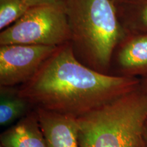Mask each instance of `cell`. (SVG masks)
Masks as SVG:
<instances>
[{
	"label": "cell",
	"instance_id": "1",
	"mask_svg": "<svg viewBox=\"0 0 147 147\" xmlns=\"http://www.w3.org/2000/svg\"><path fill=\"white\" fill-rule=\"evenodd\" d=\"M136 77L105 74L79 61L70 42L59 46L19 93L34 106L78 117L139 87Z\"/></svg>",
	"mask_w": 147,
	"mask_h": 147
},
{
	"label": "cell",
	"instance_id": "2",
	"mask_svg": "<svg viewBox=\"0 0 147 147\" xmlns=\"http://www.w3.org/2000/svg\"><path fill=\"white\" fill-rule=\"evenodd\" d=\"M76 58L110 74L116 47L127 35L113 0H63Z\"/></svg>",
	"mask_w": 147,
	"mask_h": 147
},
{
	"label": "cell",
	"instance_id": "3",
	"mask_svg": "<svg viewBox=\"0 0 147 147\" xmlns=\"http://www.w3.org/2000/svg\"><path fill=\"white\" fill-rule=\"evenodd\" d=\"M79 147H146L147 96L140 88L77 118Z\"/></svg>",
	"mask_w": 147,
	"mask_h": 147
},
{
	"label": "cell",
	"instance_id": "4",
	"mask_svg": "<svg viewBox=\"0 0 147 147\" xmlns=\"http://www.w3.org/2000/svg\"><path fill=\"white\" fill-rule=\"evenodd\" d=\"M70 39L63 0L30 7L18 21L0 33V45L58 47L70 42Z\"/></svg>",
	"mask_w": 147,
	"mask_h": 147
},
{
	"label": "cell",
	"instance_id": "5",
	"mask_svg": "<svg viewBox=\"0 0 147 147\" xmlns=\"http://www.w3.org/2000/svg\"><path fill=\"white\" fill-rule=\"evenodd\" d=\"M57 47L43 45H0V86L27 83Z\"/></svg>",
	"mask_w": 147,
	"mask_h": 147
},
{
	"label": "cell",
	"instance_id": "6",
	"mask_svg": "<svg viewBox=\"0 0 147 147\" xmlns=\"http://www.w3.org/2000/svg\"><path fill=\"white\" fill-rule=\"evenodd\" d=\"M47 147H79L77 118L36 109Z\"/></svg>",
	"mask_w": 147,
	"mask_h": 147
},
{
	"label": "cell",
	"instance_id": "7",
	"mask_svg": "<svg viewBox=\"0 0 147 147\" xmlns=\"http://www.w3.org/2000/svg\"><path fill=\"white\" fill-rule=\"evenodd\" d=\"M113 61L123 76H146L147 33L126 35L114 51L111 63Z\"/></svg>",
	"mask_w": 147,
	"mask_h": 147
},
{
	"label": "cell",
	"instance_id": "8",
	"mask_svg": "<svg viewBox=\"0 0 147 147\" xmlns=\"http://www.w3.org/2000/svg\"><path fill=\"white\" fill-rule=\"evenodd\" d=\"M3 147H47L36 110L9 127L0 135Z\"/></svg>",
	"mask_w": 147,
	"mask_h": 147
},
{
	"label": "cell",
	"instance_id": "9",
	"mask_svg": "<svg viewBox=\"0 0 147 147\" xmlns=\"http://www.w3.org/2000/svg\"><path fill=\"white\" fill-rule=\"evenodd\" d=\"M35 109L18 87L0 86V125L9 127Z\"/></svg>",
	"mask_w": 147,
	"mask_h": 147
},
{
	"label": "cell",
	"instance_id": "10",
	"mask_svg": "<svg viewBox=\"0 0 147 147\" xmlns=\"http://www.w3.org/2000/svg\"><path fill=\"white\" fill-rule=\"evenodd\" d=\"M29 8L23 0H0L1 31L18 21Z\"/></svg>",
	"mask_w": 147,
	"mask_h": 147
},
{
	"label": "cell",
	"instance_id": "11",
	"mask_svg": "<svg viewBox=\"0 0 147 147\" xmlns=\"http://www.w3.org/2000/svg\"><path fill=\"white\" fill-rule=\"evenodd\" d=\"M140 5L132 22L133 23H135L137 29L144 31V34H146L147 33V0H144Z\"/></svg>",
	"mask_w": 147,
	"mask_h": 147
},
{
	"label": "cell",
	"instance_id": "12",
	"mask_svg": "<svg viewBox=\"0 0 147 147\" xmlns=\"http://www.w3.org/2000/svg\"><path fill=\"white\" fill-rule=\"evenodd\" d=\"M23 1L30 8V7L34 6V5L42 4V3L53 2V1H59V0H23Z\"/></svg>",
	"mask_w": 147,
	"mask_h": 147
},
{
	"label": "cell",
	"instance_id": "13",
	"mask_svg": "<svg viewBox=\"0 0 147 147\" xmlns=\"http://www.w3.org/2000/svg\"><path fill=\"white\" fill-rule=\"evenodd\" d=\"M140 88L142 90L143 93L147 96V75L145 76V78L143 79L142 81H140Z\"/></svg>",
	"mask_w": 147,
	"mask_h": 147
},
{
	"label": "cell",
	"instance_id": "14",
	"mask_svg": "<svg viewBox=\"0 0 147 147\" xmlns=\"http://www.w3.org/2000/svg\"><path fill=\"white\" fill-rule=\"evenodd\" d=\"M144 140H145V144H146V147H147V122L145 125L144 129Z\"/></svg>",
	"mask_w": 147,
	"mask_h": 147
},
{
	"label": "cell",
	"instance_id": "15",
	"mask_svg": "<svg viewBox=\"0 0 147 147\" xmlns=\"http://www.w3.org/2000/svg\"><path fill=\"white\" fill-rule=\"evenodd\" d=\"M114 3H117V2H120V1H125V0H113Z\"/></svg>",
	"mask_w": 147,
	"mask_h": 147
},
{
	"label": "cell",
	"instance_id": "16",
	"mask_svg": "<svg viewBox=\"0 0 147 147\" xmlns=\"http://www.w3.org/2000/svg\"><path fill=\"white\" fill-rule=\"evenodd\" d=\"M0 147H3L2 146H1V145H0Z\"/></svg>",
	"mask_w": 147,
	"mask_h": 147
}]
</instances>
